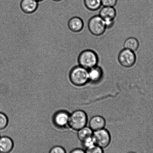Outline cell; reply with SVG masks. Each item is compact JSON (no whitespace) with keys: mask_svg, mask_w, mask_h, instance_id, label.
Listing matches in <instances>:
<instances>
[{"mask_svg":"<svg viewBox=\"0 0 153 153\" xmlns=\"http://www.w3.org/2000/svg\"><path fill=\"white\" fill-rule=\"evenodd\" d=\"M8 124V117L4 113L0 112V130L5 129Z\"/></svg>","mask_w":153,"mask_h":153,"instance_id":"18","label":"cell"},{"mask_svg":"<svg viewBox=\"0 0 153 153\" xmlns=\"http://www.w3.org/2000/svg\"><path fill=\"white\" fill-rule=\"evenodd\" d=\"M89 82L97 84L103 79L104 73L103 69L98 65L88 70Z\"/></svg>","mask_w":153,"mask_h":153,"instance_id":"8","label":"cell"},{"mask_svg":"<svg viewBox=\"0 0 153 153\" xmlns=\"http://www.w3.org/2000/svg\"><path fill=\"white\" fill-rule=\"evenodd\" d=\"M14 147V142L9 137H0V153H11Z\"/></svg>","mask_w":153,"mask_h":153,"instance_id":"11","label":"cell"},{"mask_svg":"<svg viewBox=\"0 0 153 153\" xmlns=\"http://www.w3.org/2000/svg\"><path fill=\"white\" fill-rule=\"evenodd\" d=\"M106 120L102 116L97 115L92 117L89 120L88 126L93 131L105 128Z\"/></svg>","mask_w":153,"mask_h":153,"instance_id":"9","label":"cell"},{"mask_svg":"<svg viewBox=\"0 0 153 153\" xmlns=\"http://www.w3.org/2000/svg\"><path fill=\"white\" fill-rule=\"evenodd\" d=\"M70 114L68 111L65 110L56 112L53 115L52 119L54 125L60 129L69 128Z\"/></svg>","mask_w":153,"mask_h":153,"instance_id":"7","label":"cell"},{"mask_svg":"<svg viewBox=\"0 0 153 153\" xmlns=\"http://www.w3.org/2000/svg\"><path fill=\"white\" fill-rule=\"evenodd\" d=\"M118 61L123 67L131 68L136 63V55L134 52L124 48L120 51L118 54Z\"/></svg>","mask_w":153,"mask_h":153,"instance_id":"6","label":"cell"},{"mask_svg":"<svg viewBox=\"0 0 153 153\" xmlns=\"http://www.w3.org/2000/svg\"><path fill=\"white\" fill-rule=\"evenodd\" d=\"M77 136L81 142L93 135V131L89 126H86L78 131Z\"/></svg>","mask_w":153,"mask_h":153,"instance_id":"15","label":"cell"},{"mask_svg":"<svg viewBox=\"0 0 153 153\" xmlns=\"http://www.w3.org/2000/svg\"><path fill=\"white\" fill-rule=\"evenodd\" d=\"M127 153H136L134 152H128Z\"/></svg>","mask_w":153,"mask_h":153,"instance_id":"23","label":"cell"},{"mask_svg":"<svg viewBox=\"0 0 153 153\" xmlns=\"http://www.w3.org/2000/svg\"><path fill=\"white\" fill-rule=\"evenodd\" d=\"M88 117L85 111L77 110L70 114L69 126L73 130L78 131L87 126Z\"/></svg>","mask_w":153,"mask_h":153,"instance_id":"3","label":"cell"},{"mask_svg":"<svg viewBox=\"0 0 153 153\" xmlns=\"http://www.w3.org/2000/svg\"><path fill=\"white\" fill-rule=\"evenodd\" d=\"M85 151L86 153H104L103 149L97 145L85 149Z\"/></svg>","mask_w":153,"mask_h":153,"instance_id":"19","label":"cell"},{"mask_svg":"<svg viewBox=\"0 0 153 153\" xmlns=\"http://www.w3.org/2000/svg\"><path fill=\"white\" fill-rule=\"evenodd\" d=\"M38 2L36 0H22L20 3L22 9L25 13H31L36 10Z\"/></svg>","mask_w":153,"mask_h":153,"instance_id":"13","label":"cell"},{"mask_svg":"<svg viewBox=\"0 0 153 153\" xmlns=\"http://www.w3.org/2000/svg\"><path fill=\"white\" fill-rule=\"evenodd\" d=\"M53 1H62V0H53Z\"/></svg>","mask_w":153,"mask_h":153,"instance_id":"24","label":"cell"},{"mask_svg":"<svg viewBox=\"0 0 153 153\" xmlns=\"http://www.w3.org/2000/svg\"><path fill=\"white\" fill-rule=\"evenodd\" d=\"M71 82L77 87H82L89 82L88 70L79 65L74 67L69 72Z\"/></svg>","mask_w":153,"mask_h":153,"instance_id":"1","label":"cell"},{"mask_svg":"<svg viewBox=\"0 0 153 153\" xmlns=\"http://www.w3.org/2000/svg\"><path fill=\"white\" fill-rule=\"evenodd\" d=\"M36 1H38V2H39V1H43V0H36Z\"/></svg>","mask_w":153,"mask_h":153,"instance_id":"25","label":"cell"},{"mask_svg":"<svg viewBox=\"0 0 153 153\" xmlns=\"http://www.w3.org/2000/svg\"><path fill=\"white\" fill-rule=\"evenodd\" d=\"M117 11L113 7H103L100 11L99 16L104 20H115L117 16Z\"/></svg>","mask_w":153,"mask_h":153,"instance_id":"12","label":"cell"},{"mask_svg":"<svg viewBox=\"0 0 153 153\" xmlns=\"http://www.w3.org/2000/svg\"><path fill=\"white\" fill-rule=\"evenodd\" d=\"M77 61L78 65L89 70L98 65L99 58L94 51L87 49L79 54Z\"/></svg>","mask_w":153,"mask_h":153,"instance_id":"2","label":"cell"},{"mask_svg":"<svg viewBox=\"0 0 153 153\" xmlns=\"http://www.w3.org/2000/svg\"><path fill=\"white\" fill-rule=\"evenodd\" d=\"M85 5L90 11H96L102 6V0H84Z\"/></svg>","mask_w":153,"mask_h":153,"instance_id":"16","label":"cell"},{"mask_svg":"<svg viewBox=\"0 0 153 153\" xmlns=\"http://www.w3.org/2000/svg\"><path fill=\"white\" fill-rule=\"evenodd\" d=\"M49 153H66V150L60 146H56L51 149Z\"/></svg>","mask_w":153,"mask_h":153,"instance_id":"20","label":"cell"},{"mask_svg":"<svg viewBox=\"0 0 153 153\" xmlns=\"http://www.w3.org/2000/svg\"><path fill=\"white\" fill-rule=\"evenodd\" d=\"M68 25L70 30L76 33L81 32L84 27V21L79 16L71 18L68 22Z\"/></svg>","mask_w":153,"mask_h":153,"instance_id":"10","label":"cell"},{"mask_svg":"<svg viewBox=\"0 0 153 153\" xmlns=\"http://www.w3.org/2000/svg\"><path fill=\"white\" fill-rule=\"evenodd\" d=\"M81 143L82 144V146L84 147L85 150L91 148V147L96 145L93 135L90 137L88 138L87 139L85 140Z\"/></svg>","mask_w":153,"mask_h":153,"instance_id":"17","label":"cell"},{"mask_svg":"<svg viewBox=\"0 0 153 153\" xmlns=\"http://www.w3.org/2000/svg\"><path fill=\"white\" fill-rule=\"evenodd\" d=\"M117 2L118 0H102V5L103 7H114Z\"/></svg>","mask_w":153,"mask_h":153,"instance_id":"21","label":"cell"},{"mask_svg":"<svg viewBox=\"0 0 153 153\" xmlns=\"http://www.w3.org/2000/svg\"><path fill=\"white\" fill-rule=\"evenodd\" d=\"M140 46L139 42L137 39L134 37H130L125 41L124 44V48L131 51L133 52L137 51Z\"/></svg>","mask_w":153,"mask_h":153,"instance_id":"14","label":"cell"},{"mask_svg":"<svg viewBox=\"0 0 153 153\" xmlns=\"http://www.w3.org/2000/svg\"><path fill=\"white\" fill-rule=\"evenodd\" d=\"M70 153H86V152L85 150L81 148H76L72 150Z\"/></svg>","mask_w":153,"mask_h":153,"instance_id":"22","label":"cell"},{"mask_svg":"<svg viewBox=\"0 0 153 153\" xmlns=\"http://www.w3.org/2000/svg\"><path fill=\"white\" fill-rule=\"evenodd\" d=\"M88 26L91 33L95 36L103 35L107 29L104 21L99 15L92 17L89 20Z\"/></svg>","mask_w":153,"mask_h":153,"instance_id":"4","label":"cell"},{"mask_svg":"<svg viewBox=\"0 0 153 153\" xmlns=\"http://www.w3.org/2000/svg\"><path fill=\"white\" fill-rule=\"evenodd\" d=\"M93 137L96 145L103 149L110 145L111 136L110 133L104 128L93 132Z\"/></svg>","mask_w":153,"mask_h":153,"instance_id":"5","label":"cell"}]
</instances>
